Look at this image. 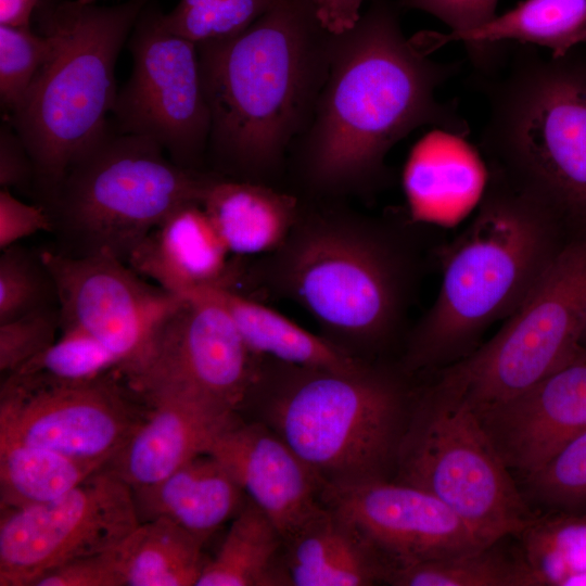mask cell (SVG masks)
I'll return each instance as SVG.
<instances>
[{"label":"cell","instance_id":"obj_1","mask_svg":"<svg viewBox=\"0 0 586 586\" xmlns=\"http://www.w3.org/2000/svg\"><path fill=\"white\" fill-rule=\"evenodd\" d=\"M370 1L351 29L333 35L311 119L290 151L285 177L301 198H369L390 183L386 156L411 131L469 133L456 106L436 97L457 66L405 37L397 1Z\"/></svg>","mask_w":586,"mask_h":586},{"label":"cell","instance_id":"obj_2","mask_svg":"<svg viewBox=\"0 0 586 586\" xmlns=\"http://www.w3.org/2000/svg\"><path fill=\"white\" fill-rule=\"evenodd\" d=\"M332 37L302 0H276L240 34L196 46L209 171L282 189L328 74Z\"/></svg>","mask_w":586,"mask_h":586},{"label":"cell","instance_id":"obj_3","mask_svg":"<svg viewBox=\"0 0 586 586\" xmlns=\"http://www.w3.org/2000/svg\"><path fill=\"white\" fill-rule=\"evenodd\" d=\"M402 230L344 201L301 198L286 240L252 276L304 308L324 339L358 358L356 351L391 342L407 319L419 257Z\"/></svg>","mask_w":586,"mask_h":586},{"label":"cell","instance_id":"obj_4","mask_svg":"<svg viewBox=\"0 0 586 586\" xmlns=\"http://www.w3.org/2000/svg\"><path fill=\"white\" fill-rule=\"evenodd\" d=\"M573 239L540 202L489 174L479 208L442 256L437 295L407 336L403 370L437 371L530 298Z\"/></svg>","mask_w":586,"mask_h":586},{"label":"cell","instance_id":"obj_5","mask_svg":"<svg viewBox=\"0 0 586 586\" xmlns=\"http://www.w3.org/2000/svg\"><path fill=\"white\" fill-rule=\"evenodd\" d=\"M415 397L399 373L367 360L334 369L260 358L239 411L252 408L324 488L388 479Z\"/></svg>","mask_w":586,"mask_h":586},{"label":"cell","instance_id":"obj_6","mask_svg":"<svg viewBox=\"0 0 586 586\" xmlns=\"http://www.w3.org/2000/svg\"><path fill=\"white\" fill-rule=\"evenodd\" d=\"M519 46L487 89L481 148L489 174L545 205L572 238L584 237L586 46L561 56Z\"/></svg>","mask_w":586,"mask_h":586},{"label":"cell","instance_id":"obj_7","mask_svg":"<svg viewBox=\"0 0 586 586\" xmlns=\"http://www.w3.org/2000/svg\"><path fill=\"white\" fill-rule=\"evenodd\" d=\"M153 1L39 0L33 22L50 39L51 54L7 122L30 154L42 204L106 128L119 52Z\"/></svg>","mask_w":586,"mask_h":586},{"label":"cell","instance_id":"obj_8","mask_svg":"<svg viewBox=\"0 0 586 586\" xmlns=\"http://www.w3.org/2000/svg\"><path fill=\"white\" fill-rule=\"evenodd\" d=\"M216 176L181 167L155 141L120 132L110 120L42 206L72 249L64 254H105L127 263L174 211L202 204Z\"/></svg>","mask_w":586,"mask_h":586},{"label":"cell","instance_id":"obj_9","mask_svg":"<svg viewBox=\"0 0 586 586\" xmlns=\"http://www.w3.org/2000/svg\"><path fill=\"white\" fill-rule=\"evenodd\" d=\"M395 472V481L437 497L488 543L535 523L479 416L433 383L416 394Z\"/></svg>","mask_w":586,"mask_h":586},{"label":"cell","instance_id":"obj_10","mask_svg":"<svg viewBox=\"0 0 586 586\" xmlns=\"http://www.w3.org/2000/svg\"><path fill=\"white\" fill-rule=\"evenodd\" d=\"M586 314V235L569 241L530 298L432 383L476 415L531 390L577 356Z\"/></svg>","mask_w":586,"mask_h":586},{"label":"cell","instance_id":"obj_11","mask_svg":"<svg viewBox=\"0 0 586 586\" xmlns=\"http://www.w3.org/2000/svg\"><path fill=\"white\" fill-rule=\"evenodd\" d=\"M153 3L128 38L132 69L110 120L120 132L155 141L181 167L206 170L211 113L198 48L167 28Z\"/></svg>","mask_w":586,"mask_h":586},{"label":"cell","instance_id":"obj_12","mask_svg":"<svg viewBox=\"0 0 586 586\" xmlns=\"http://www.w3.org/2000/svg\"><path fill=\"white\" fill-rule=\"evenodd\" d=\"M259 360L228 313L192 293L167 315L143 358L123 377L142 398L183 397L238 412Z\"/></svg>","mask_w":586,"mask_h":586},{"label":"cell","instance_id":"obj_13","mask_svg":"<svg viewBox=\"0 0 586 586\" xmlns=\"http://www.w3.org/2000/svg\"><path fill=\"white\" fill-rule=\"evenodd\" d=\"M139 523L131 487L104 468L56 499L0 510V586H33L63 563L114 548Z\"/></svg>","mask_w":586,"mask_h":586},{"label":"cell","instance_id":"obj_14","mask_svg":"<svg viewBox=\"0 0 586 586\" xmlns=\"http://www.w3.org/2000/svg\"><path fill=\"white\" fill-rule=\"evenodd\" d=\"M119 371L77 384L0 387V441L48 448L104 468L148 412Z\"/></svg>","mask_w":586,"mask_h":586},{"label":"cell","instance_id":"obj_15","mask_svg":"<svg viewBox=\"0 0 586 586\" xmlns=\"http://www.w3.org/2000/svg\"><path fill=\"white\" fill-rule=\"evenodd\" d=\"M39 255L54 283L60 329L98 340L119 359L122 374L143 358L163 320L183 298L111 255Z\"/></svg>","mask_w":586,"mask_h":586},{"label":"cell","instance_id":"obj_16","mask_svg":"<svg viewBox=\"0 0 586 586\" xmlns=\"http://www.w3.org/2000/svg\"><path fill=\"white\" fill-rule=\"evenodd\" d=\"M322 501L355 525L392 569L469 553L494 544L437 497L395 480L327 486Z\"/></svg>","mask_w":586,"mask_h":586},{"label":"cell","instance_id":"obj_17","mask_svg":"<svg viewBox=\"0 0 586 586\" xmlns=\"http://www.w3.org/2000/svg\"><path fill=\"white\" fill-rule=\"evenodd\" d=\"M276 524L283 539L323 506V486L311 469L270 428L240 413L207 450Z\"/></svg>","mask_w":586,"mask_h":586},{"label":"cell","instance_id":"obj_18","mask_svg":"<svg viewBox=\"0 0 586 586\" xmlns=\"http://www.w3.org/2000/svg\"><path fill=\"white\" fill-rule=\"evenodd\" d=\"M477 416L508 469L527 476L586 431V356Z\"/></svg>","mask_w":586,"mask_h":586},{"label":"cell","instance_id":"obj_19","mask_svg":"<svg viewBox=\"0 0 586 586\" xmlns=\"http://www.w3.org/2000/svg\"><path fill=\"white\" fill-rule=\"evenodd\" d=\"M143 400L149 406L145 418L104 466L132 491L164 480L195 456L207 453L239 415L183 397Z\"/></svg>","mask_w":586,"mask_h":586},{"label":"cell","instance_id":"obj_20","mask_svg":"<svg viewBox=\"0 0 586 586\" xmlns=\"http://www.w3.org/2000/svg\"><path fill=\"white\" fill-rule=\"evenodd\" d=\"M202 204L174 211L136 247L127 264L166 291L186 296L209 288L230 289L240 265Z\"/></svg>","mask_w":586,"mask_h":586},{"label":"cell","instance_id":"obj_21","mask_svg":"<svg viewBox=\"0 0 586 586\" xmlns=\"http://www.w3.org/2000/svg\"><path fill=\"white\" fill-rule=\"evenodd\" d=\"M293 586H369L392 565L355 525L326 505L284 539Z\"/></svg>","mask_w":586,"mask_h":586},{"label":"cell","instance_id":"obj_22","mask_svg":"<svg viewBox=\"0 0 586 586\" xmlns=\"http://www.w3.org/2000/svg\"><path fill=\"white\" fill-rule=\"evenodd\" d=\"M430 52L453 41L464 44L473 65L489 73L507 42L543 47L561 56L586 46V0H523L483 26L460 34L423 33Z\"/></svg>","mask_w":586,"mask_h":586},{"label":"cell","instance_id":"obj_23","mask_svg":"<svg viewBox=\"0 0 586 586\" xmlns=\"http://www.w3.org/2000/svg\"><path fill=\"white\" fill-rule=\"evenodd\" d=\"M132 493L140 522L165 519L203 543L249 501L228 469L208 453L195 456L164 480Z\"/></svg>","mask_w":586,"mask_h":586},{"label":"cell","instance_id":"obj_24","mask_svg":"<svg viewBox=\"0 0 586 586\" xmlns=\"http://www.w3.org/2000/svg\"><path fill=\"white\" fill-rule=\"evenodd\" d=\"M202 206L231 255H267L286 240L301 198L285 189L216 176Z\"/></svg>","mask_w":586,"mask_h":586},{"label":"cell","instance_id":"obj_25","mask_svg":"<svg viewBox=\"0 0 586 586\" xmlns=\"http://www.w3.org/2000/svg\"><path fill=\"white\" fill-rule=\"evenodd\" d=\"M194 293L212 298L228 313L243 342L257 357L303 367L334 369L354 368L365 360L237 291L209 288Z\"/></svg>","mask_w":586,"mask_h":586},{"label":"cell","instance_id":"obj_26","mask_svg":"<svg viewBox=\"0 0 586 586\" xmlns=\"http://www.w3.org/2000/svg\"><path fill=\"white\" fill-rule=\"evenodd\" d=\"M284 539L250 499L232 519L215 558L206 561L195 586L290 585Z\"/></svg>","mask_w":586,"mask_h":586},{"label":"cell","instance_id":"obj_27","mask_svg":"<svg viewBox=\"0 0 586 586\" xmlns=\"http://www.w3.org/2000/svg\"><path fill=\"white\" fill-rule=\"evenodd\" d=\"M203 545L171 521L140 522L116 546L124 586H195L206 563Z\"/></svg>","mask_w":586,"mask_h":586},{"label":"cell","instance_id":"obj_28","mask_svg":"<svg viewBox=\"0 0 586 586\" xmlns=\"http://www.w3.org/2000/svg\"><path fill=\"white\" fill-rule=\"evenodd\" d=\"M102 468L40 446L0 441V510L56 499Z\"/></svg>","mask_w":586,"mask_h":586},{"label":"cell","instance_id":"obj_29","mask_svg":"<svg viewBox=\"0 0 586 586\" xmlns=\"http://www.w3.org/2000/svg\"><path fill=\"white\" fill-rule=\"evenodd\" d=\"M502 540V539H500ZM496 542L469 553L391 569L386 583L396 586H536L547 578L520 557L508 556Z\"/></svg>","mask_w":586,"mask_h":586},{"label":"cell","instance_id":"obj_30","mask_svg":"<svg viewBox=\"0 0 586 586\" xmlns=\"http://www.w3.org/2000/svg\"><path fill=\"white\" fill-rule=\"evenodd\" d=\"M61 332L52 345L7 377L24 385L77 384L120 370L119 359L91 335L77 329Z\"/></svg>","mask_w":586,"mask_h":586},{"label":"cell","instance_id":"obj_31","mask_svg":"<svg viewBox=\"0 0 586 586\" xmlns=\"http://www.w3.org/2000/svg\"><path fill=\"white\" fill-rule=\"evenodd\" d=\"M276 0H179L163 14L165 26L196 46L235 36Z\"/></svg>","mask_w":586,"mask_h":586},{"label":"cell","instance_id":"obj_32","mask_svg":"<svg viewBox=\"0 0 586 586\" xmlns=\"http://www.w3.org/2000/svg\"><path fill=\"white\" fill-rule=\"evenodd\" d=\"M531 497L570 514L586 513V431L562 445L525 476Z\"/></svg>","mask_w":586,"mask_h":586},{"label":"cell","instance_id":"obj_33","mask_svg":"<svg viewBox=\"0 0 586 586\" xmlns=\"http://www.w3.org/2000/svg\"><path fill=\"white\" fill-rule=\"evenodd\" d=\"M50 39L31 26L0 25V100L9 116L51 54Z\"/></svg>","mask_w":586,"mask_h":586},{"label":"cell","instance_id":"obj_34","mask_svg":"<svg viewBox=\"0 0 586 586\" xmlns=\"http://www.w3.org/2000/svg\"><path fill=\"white\" fill-rule=\"evenodd\" d=\"M56 298L53 280L40 255L12 245L0 256V323L51 305Z\"/></svg>","mask_w":586,"mask_h":586},{"label":"cell","instance_id":"obj_35","mask_svg":"<svg viewBox=\"0 0 586 586\" xmlns=\"http://www.w3.org/2000/svg\"><path fill=\"white\" fill-rule=\"evenodd\" d=\"M59 307L44 306L0 323V371L7 377L56 341Z\"/></svg>","mask_w":586,"mask_h":586},{"label":"cell","instance_id":"obj_36","mask_svg":"<svg viewBox=\"0 0 586 586\" xmlns=\"http://www.w3.org/2000/svg\"><path fill=\"white\" fill-rule=\"evenodd\" d=\"M33 586H124L116 546L63 563L43 573Z\"/></svg>","mask_w":586,"mask_h":586},{"label":"cell","instance_id":"obj_37","mask_svg":"<svg viewBox=\"0 0 586 586\" xmlns=\"http://www.w3.org/2000/svg\"><path fill=\"white\" fill-rule=\"evenodd\" d=\"M402 10L426 12L460 34L476 29L492 21L498 0H397Z\"/></svg>","mask_w":586,"mask_h":586},{"label":"cell","instance_id":"obj_38","mask_svg":"<svg viewBox=\"0 0 586 586\" xmlns=\"http://www.w3.org/2000/svg\"><path fill=\"white\" fill-rule=\"evenodd\" d=\"M39 231H53L52 219L42 205H31L15 198L10 189L0 190V249Z\"/></svg>","mask_w":586,"mask_h":586},{"label":"cell","instance_id":"obj_39","mask_svg":"<svg viewBox=\"0 0 586 586\" xmlns=\"http://www.w3.org/2000/svg\"><path fill=\"white\" fill-rule=\"evenodd\" d=\"M35 166L24 142L5 120L0 128V186L33 191Z\"/></svg>","mask_w":586,"mask_h":586},{"label":"cell","instance_id":"obj_40","mask_svg":"<svg viewBox=\"0 0 586 586\" xmlns=\"http://www.w3.org/2000/svg\"><path fill=\"white\" fill-rule=\"evenodd\" d=\"M318 24L328 33L342 34L359 20L367 0H302Z\"/></svg>","mask_w":586,"mask_h":586},{"label":"cell","instance_id":"obj_41","mask_svg":"<svg viewBox=\"0 0 586 586\" xmlns=\"http://www.w3.org/2000/svg\"><path fill=\"white\" fill-rule=\"evenodd\" d=\"M39 0H0V25L31 26Z\"/></svg>","mask_w":586,"mask_h":586},{"label":"cell","instance_id":"obj_42","mask_svg":"<svg viewBox=\"0 0 586 586\" xmlns=\"http://www.w3.org/2000/svg\"><path fill=\"white\" fill-rule=\"evenodd\" d=\"M577 355L586 356V314L577 342Z\"/></svg>","mask_w":586,"mask_h":586},{"label":"cell","instance_id":"obj_43","mask_svg":"<svg viewBox=\"0 0 586 586\" xmlns=\"http://www.w3.org/2000/svg\"><path fill=\"white\" fill-rule=\"evenodd\" d=\"M81 3H93L95 0H78Z\"/></svg>","mask_w":586,"mask_h":586}]
</instances>
